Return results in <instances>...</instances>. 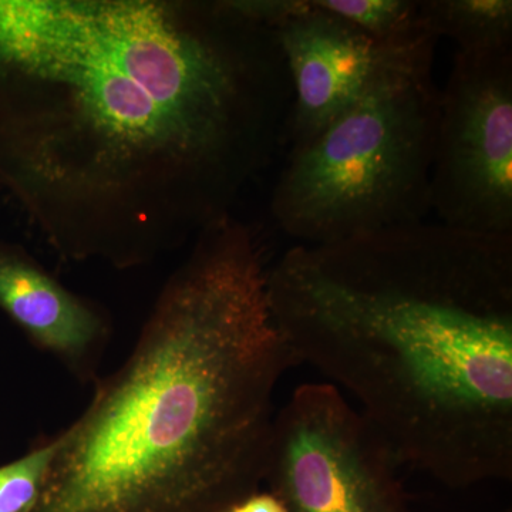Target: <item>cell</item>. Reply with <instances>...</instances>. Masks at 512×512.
Here are the masks:
<instances>
[{"mask_svg": "<svg viewBox=\"0 0 512 512\" xmlns=\"http://www.w3.org/2000/svg\"><path fill=\"white\" fill-rule=\"evenodd\" d=\"M382 434L330 383L276 412L265 481L288 512H412Z\"/></svg>", "mask_w": 512, "mask_h": 512, "instance_id": "5", "label": "cell"}, {"mask_svg": "<svg viewBox=\"0 0 512 512\" xmlns=\"http://www.w3.org/2000/svg\"><path fill=\"white\" fill-rule=\"evenodd\" d=\"M56 450L57 437H52L18 460L0 466V512L35 510Z\"/></svg>", "mask_w": 512, "mask_h": 512, "instance_id": "11", "label": "cell"}, {"mask_svg": "<svg viewBox=\"0 0 512 512\" xmlns=\"http://www.w3.org/2000/svg\"><path fill=\"white\" fill-rule=\"evenodd\" d=\"M291 76L289 150L303 147L375 82L402 42L380 43L312 0L275 28ZM427 32V30H424ZM423 33V32H421Z\"/></svg>", "mask_w": 512, "mask_h": 512, "instance_id": "7", "label": "cell"}, {"mask_svg": "<svg viewBox=\"0 0 512 512\" xmlns=\"http://www.w3.org/2000/svg\"><path fill=\"white\" fill-rule=\"evenodd\" d=\"M292 100L237 0H0V187L63 261L136 268L234 215Z\"/></svg>", "mask_w": 512, "mask_h": 512, "instance_id": "1", "label": "cell"}, {"mask_svg": "<svg viewBox=\"0 0 512 512\" xmlns=\"http://www.w3.org/2000/svg\"><path fill=\"white\" fill-rule=\"evenodd\" d=\"M504 512H511V511H504Z\"/></svg>", "mask_w": 512, "mask_h": 512, "instance_id": "13", "label": "cell"}, {"mask_svg": "<svg viewBox=\"0 0 512 512\" xmlns=\"http://www.w3.org/2000/svg\"><path fill=\"white\" fill-rule=\"evenodd\" d=\"M268 272L234 215L194 239L126 362L57 434L33 512H222L258 493L275 390L298 365Z\"/></svg>", "mask_w": 512, "mask_h": 512, "instance_id": "3", "label": "cell"}, {"mask_svg": "<svg viewBox=\"0 0 512 512\" xmlns=\"http://www.w3.org/2000/svg\"><path fill=\"white\" fill-rule=\"evenodd\" d=\"M222 512H288L274 493H255Z\"/></svg>", "mask_w": 512, "mask_h": 512, "instance_id": "12", "label": "cell"}, {"mask_svg": "<svg viewBox=\"0 0 512 512\" xmlns=\"http://www.w3.org/2000/svg\"><path fill=\"white\" fill-rule=\"evenodd\" d=\"M296 362L345 389L400 464L450 488L512 478V235L402 225L268 272Z\"/></svg>", "mask_w": 512, "mask_h": 512, "instance_id": "2", "label": "cell"}, {"mask_svg": "<svg viewBox=\"0 0 512 512\" xmlns=\"http://www.w3.org/2000/svg\"><path fill=\"white\" fill-rule=\"evenodd\" d=\"M439 39L404 43L359 100L289 150L271 211L288 237L323 245L426 220L440 114Z\"/></svg>", "mask_w": 512, "mask_h": 512, "instance_id": "4", "label": "cell"}, {"mask_svg": "<svg viewBox=\"0 0 512 512\" xmlns=\"http://www.w3.org/2000/svg\"><path fill=\"white\" fill-rule=\"evenodd\" d=\"M419 19L436 39L454 40L458 52L512 49L511 0H420Z\"/></svg>", "mask_w": 512, "mask_h": 512, "instance_id": "9", "label": "cell"}, {"mask_svg": "<svg viewBox=\"0 0 512 512\" xmlns=\"http://www.w3.org/2000/svg\"><path fill=\"white\" fill-rule=\"evenodd\" d=\"M380 43L402 42L424 32L420 0H312Z\"/></svg>", "mask_w": 512, "mask_h": 512, "instance_id": "10", "label": "cell"}, {"mask_svg": "<svg viewBox=\"0 0 512 512\" xmlns=\"http://www.w3.org/2000/svg\"><path fill=\"white\" fill-rule=\"evenodd\" d=\"M0 309L36 348L56 356L80 382L96 380L110 339L109 316L60 284L28 249L2 239Z\"/></svg>", "mask_w": 512, "mask_h": 512, "instance_id": "8", "label": "cell"}, {"mask_svg": "<svg viewBox=\"0 0 512 512\" xmlns=\"http://www.w3.org/2000/svg\"><path fill=\"white\" fill-rule=\"evenodd\" d=\"M441 224L512 235V49L456 52L431 165Z\"/></svg>", "mask_w": 512, "mask_h": 512, "instance_id": "6", "label": "cell"}]
</instances>
